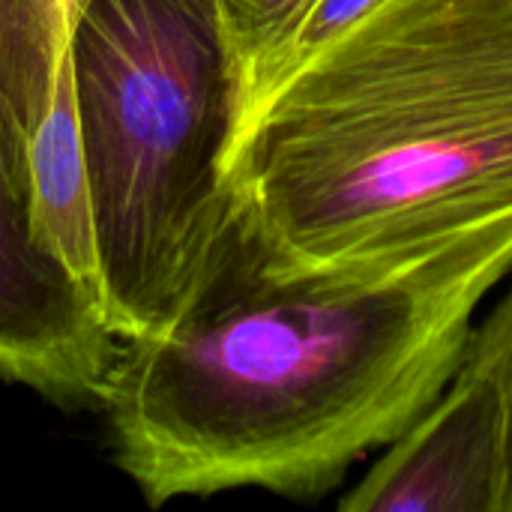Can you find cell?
Instances as JSON below:
<instances>
[{
  "mask_svg": "<svg viewBox=\"0 0 512 512\" xmlns=\"http://www.w3.org/2000/svg\"><path fill=\"white\" fill-rule=\"evenodd\" d=\"M510 273L512 213L375 279H282L231 207L168 321L120 348L114 462L150 507L321 498L444 393Z\"/></svg>",
  "mask_w": 512,
  "mask_h": 512,
  "instance_id": "1",
  "label": "cell"
},
{
  "mask_svg": "<svg viewBox=\"0 0 512 512\" xmlns=\"http://www.w3.org/2000/svg\"><path fill=\"white\" fill-rule=\"evenodd\" d=\"M225 180L282 279H375L512 213V0H381L240 120Z\"/></svg>",
  "mask_w": 512,
  "mask_h": 512,
  "instance_id": "2",
  "label": "cell"
},
{
  "mask_svg": "<svg viewBox=\"0 0 512 512\" xmlns=\"http://www.w3.org/2000/svg\"><path fill=\"white\" fill-rule=\"evenodd\" d=\"M66 51L96 294L126 342L168 321L231 219L237 69L216 0H78Z\"/></svg>",
  "mask_w": 512,
  "mask_h": 512,
  "instance_id": "3",
  "label": "cell"
},
{
  "mask_svg": "<svg viewBox=\"0 0 512 512\" xmlns=\"http://www.w3.org/2000/svg\"><path fill=\"white\" fill-rule=\"evenodd\" d=\"M120 348L96 294L42 237L27 150L0 126V378L57 405H102Z\"/></svg>",
  "mask_w": 512,
  "mask_h": 512,
  "instance_id": "4",
  "label": "cell"
},
{
  "mask_svg": "<svg viewBox=\"0 0 512 512\" xmlns=\"http://www.w3.org/2000/svg\"><path fill=\"white\" fill-rule=\"evenodd\" d=\"M345 512H512V426L501 384L462 360L444 393L366 468Z\"/></svg>",
  "mask_w": 512,
  "mask_h": 512,
  "instance_id": "5",
  "label": "cell"
},
{
  "mask_svg": "<svg viewBox=\"0 0 512 512\" xmlns=\"http://www.w3.org/2000/svg\"><path fill=\"white\" fill-rule=\"evenodd\" d=\"M27 165H30L33 213L42 237L60 255V261L96 294V252H93L84 159H81V141L75 123L69 51L57 72L51 108L30 141Z\"/></svg>",
  "mask_w": 512,
  "mask_h": 512,
  "instance_id": "6",
  "label": "cell"
},
{
  "mask_svg": "<svg viewBox=\"0 0 512 512\" xmlns=\"http://www.w3.org/2000/svg\"><path fill=\"white\" fill-rule=\"evenodd\" d=\"M78 0H0V126L30 150L69 45Z\"/></svg>",
  "mask_w": 512,
  "mask_h": 512,
  "instance_id": "7",
  "label": "cell"
},
{
  "mask_svg": "<svg viewBox=\"0 0 512 512\" xmlns=\"http://www.w3.org/2000/svg\"><path fill=\"white\" fill-rule=\"evenodd\" d=\"M312 0H216L237 69V120Z\"/></svg>",
  "mask_w": 512,
  "mask_h": 512,
  "instance_id": "8",
  "label": "cell"
},
{
  "mask_svg": "<svg viewBox=\"0 0 512 512\" xmlns=\"http://www.w3.org/2000/svg\"><path fill=\"white\" fill-rule=\"evenodd\" d=\"M381 0H312V6L306 9L303 21L294 27V33L288 36V42L282 45V51L273 57L264 81L258 84L255 96L249 99V105L243 108L240 120L282 81L288 78L294 69H300L306 60H312L318 51H324L336 36H342L354 21H360L369 9H375ZM237 120V126H240Z\"/></svg>",
  "mask_w": 512,
  "mask_h": 512,
  "instance_id": "9",
  "label": "cell"
},
{
  "mask_svg": "<svg viewBox=\"0 0 512 512\" xmlns=\"http://www.w3.org/2000/svg\"><path fill=\"white\" fill-rule=\"evenodd\" d=\"M465 360L486 369L501 384L512 426V273L504 279L501 297H495L489 312L477 318L465 348Z\"/></svg>",
  "mask_w": 512,
  "mask_h": 512,
  "instance_id": "10",
  "label": "cell"
}]
</instances>
